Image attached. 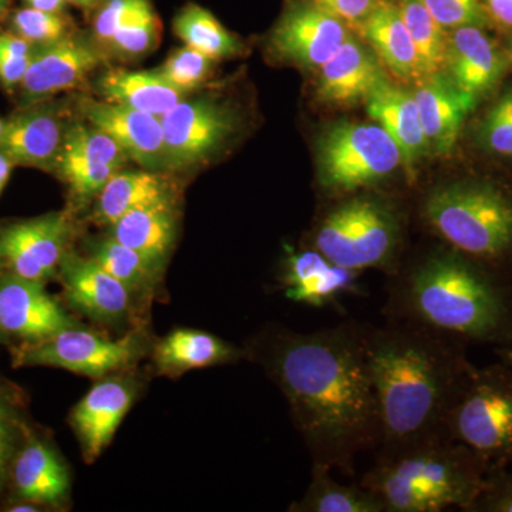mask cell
I'll use <instances>...</instances> for the list:
<instances>
[{"label":"cell","instance_id":"1","mask_svg":"<svg viewBox=\"0 0 512 512\" xmlns=\"http://www.w3.org/2000/svg\"><path fill=\"white\" fill-rule=\"evenodd\" d=\"M266 366L288 399L313 464L352 474L357 456L380 440L365 329L282 333L269 346Z\"/></svg>","mask_w":512,"mask_h":512},{"label":"cell","instance_id":"2","mask_svg":"<svg viewBox=\"0 0 512 512\" xmlns=\"http://www.w3.org/2000/svg\"><path fill=\"white\" fill-rule=\"evenodd\" d=\"M437 335L410 322L365 330L382 460L446 437L447 412L463 377L456 357Z\"/></svg>","mask_w":512,"mask_h":512},{"label":"cell","instance_id":"3","mask_svg":"<svg viewBox=\"0 0 512 512\" xmlns=\"http://www.w3.org/2000/svg\"><path fill=\"white\" fill-rule=\"evenodd\" d=\"M396 301L410 323L439 335L491 339L507 320L500 289L453 248L421 259L396 288Z\"/></svg>","mask_w":512,"mask_h":512},{"label":"cell","instance_id":"4","mask_svg":"<svg viewBox=\"0 0 512 512\" xmlns=\"http://www.w3.org/2000/svg\"><path fill=\"white\" fill-rule=\"evenodd\" d=\"M481 464L463 444L440 437L383 458L362 485L379 498L384 512L471 510L487 487Z\"/></svg>","mask_w":512,"mask_h":512},{"label":"cell","instance_id":"5","mask_svg":"<svg viewBox=\"0 0 512 512\" xmlns=\"http://www.w3.org/2000/svg\"><path fill=\"white\" fill-rule=\"evenodd\" d=\"M423 218L460 254L497 259L512 249V198L493 184H441L427 195Z\"/></svg>","mask_w":512,"mask_h":512},{"label":"cell","instance_id":"6","mask_svg":"<svg viewBox=\"0 0 512 512\" xmlns=\"http://www.w3.org/2000/svg\"><path fill=\"white\" fill-rule=\"evenodd\" d=\"M322 215L313 248L333 264L352 269L393 266L402 244V214L392 201L373 192H352Z\"/></svg>","mask_w":512,"mask_h":512},{"label":"cell","instance_id":"7","mask_svg":"<svg viewBox=\"0 0 512 512\" xmlns=\"http://www.w3.org/2000/svg\"><path fill=\"white\" fill-rule=\"evenodd\" d=\"M316 167L323 190L346 195L392 177L403 167V158L379 124L339 121L320 134Z\"/></svg>","mask_w":512,"mask_h":512},{"label":"cell","instance_id":"8","mask_svg":"<svg viewBox=\"0 0 512 512\" xmlns=\"http://www.w3.org/2000/svg\"><path fill=\"white\" fill-rule=\"evenodd\" d=\"M446 437L481 463L512 456V376L484 373L461 382L448 409Z\"/></svg>","mask_w":512,"mask_h":512},{"label":"cell","instance_id":"9","mask_svg":"<svg viewBox=\"0 0 512 512\" xmlns=\"http://www.w3.org/2000/svg\"><path fill=\"white\" fill-rule=\"evenodd\" d=\"M164 133L165 170H187L222 150L238 128L231 106L211 97H185L160 117Z\"/></svg>","mask_w":512,"mask_h":512},{"label":"cell","instance_id":"10","mask_svg":"<svg viewBox=\"0 0 512 512\" xmlns=\"http://www.w3.org/2000/svg\"><path fill=\"white\" fill-rule=\"evenodd\" d=\"M143 353L137 335L110 340L70 328L42 342L26 343L15 353V366H50L89 377H104L126 369Z\"/></svg>","mask_w":512,"mask_h":512},{"label":"cell","instance_id":"11","mask_svg":"<svg viewBox=\"0 0 512 512\" xmlns=\"http://www.w3.org/2000/svg\"><path fill=\"white\" fill-rule=\"evenodd\" d=\"M352 29L328 10L308 0H288L269 35V49L279 60L318 70L338 52Z\"/></svg>","mask_w":512,"mask_h":512},{"label":"cell","instance_id":"12","mask_svg":"<svg viewBox=\"0 0 512 512\" xmlns=\"http://www.w3.org/2000/svg\"><path fill=\"white\" fill-rule=\"evenodd\" d=\"M106 57L92 33L77 29L55 43L36 46L19 87L20 107L53 99L56 94L79 87Z\"/></svg>","mask_w":512,"mask_h":512},{"label":"cell","instance_id":"13","mask_svg":"<svg viewBox=\"0 0 512 512\" xmlns=\"http://www.w3.org/2000/svg\"><path fill=\"white\" fill-rule=\"evenodd\" d=\"M69 235L66 212L12 222L0 228V262L22 278L49 281L66 255Z\"/></svg>","mask_w":512,"mask_h":512},{"label":"cell","instance_id":"14","mask_svg":"<svg viewBox=\"0 0 512 512\" xmlns=\"http://www.w3.org/2000/svg\"><path fill=\"white\" fill-rule=\"evenodd\" d=\"M316 73V100L339 109L366 104L372 94L390 83L382 60L355 32Z\"/></svg>","mask_w":512,"mask_h":512},{"label":"cell","instance_id":"15","mask_svg":"<svg viewBox=\"0 0 512 512\" xmlns=\"http://www.w3.org/2000/svg\"><path fill=\"white\" fill-rule=\"evenodd\" d=\"M66 101L45 100L20 107L5 121L0 151L15 165L55 171L64 130Z\"/></svg>","mask_w":512,"mask_h":512},{"label":"cell","instance_id":"16","mask_svg":"<svg viewBox=\"0 0 512 512\" xmlns=\"http://www.w3.org/2000/svg\"><path fill=\"white\" fill-rule=\"evenodd\" d=\"M77 328L72 316L46 292L45 282L9 272L0 275V330L25 343L42 342Z\"/></svg>","mask_w":512,"mask_h":512},{"label":"cell","instance_id":"17","mask_svg":"<svg viewBox=\"0 0 512 512\" xmlns=\"http://www.w3.org/2000/svg\"><path fill=\"white\" fill-rule=\"evenodd\" d=\"M508 63L507 53L485 32L484 26L468 25L447 30L443 72L461 92L477 101L503 79Z\"/></svg>","mask_w":512,"mask_h":512},{"label":"cell","instance_id":"18","mask_svg":"<svg viewBox=\"0 0 512 512\" xmlns=\"http://www.w3.org/2000/svg\"><path fill=\"white\" fill-rule=\"evenodd\" d=\"M92 12L94 39L119 59L147 55L160 40L161 22L151 0H100Z\"/></svg>","mask_w":512,"mask_h":512},{"label":"cell","instance_id":"19","mask_svg":"<svg viewBox=\"0 0 512 512\" xmlns=\"http://www.w3.org/2000/svg\"><path fill=\"white\" fill-rule=\"evenodd\" d=\"M83 120L109 134L134 161L146 170H165L164 133L160 117L109 101L84 100Z\"/></svg>","mask_w":512,"mask_h":512},{"label":"cell","instance_id":"20","mask_svg":"<svg viewBox=\"0 0 512 512\" xmlns=\"http://www.w3.org/2000/svg\"><path fill=\"white\" fill-rule=\"evenodd\" d=\"M414 100L430 153L447 157L453 153L461 128L478 101L461 92L444 72L430 74L416 83Z\"/></svg>","mask_w":512,"mask_h":512},{"label":"cell","instance_id":"21","mask_svg":"<svg viewBox=\"0 0 512 512\" xmlns=\"http://www.w3.org/2000/svg\"><path fill=\"white\" fill-rule=\"evenodd\" d=\"M67 301L76 311L97 322L123 319L130 308L131 293L93 258L66 252L59 266Z\"/></svg>","mask_w":512,"mask_h":512},{"label":"cell","instance_id":"22","mask_svg":"<svg viewBox=\"0 0 512 512\" xmlns=\"http://www.w3.org/2000/svg\"><path fill=\"white\" fill-rule=\"evenodd\" d=\"M359 275V271L333 264L313 248L288 255L282 282L289 301L323 308L359 291Z\"/></svg>","mask_w":512,"mask_h":512},{"label":"cell","instance_id":"23","mask_svg":"<svg viewBox=\"0 0 512 512\" xmlns=\"http://www.w3.org/2000/svg\"><path fill=\"white\" fill-rule=\"evenodd\" d=\"M133 399L134 389L130 384L106 380L96 384L77 404L70 420L82 441L87 463H93L109 446Z\"/></svg>","mask_w":512,"mask_h":512},{"label":"cell","instance_id":"24","mask_svg":"<svg viewBox=\"0 0 512 512\" xmlns=\"http://www.w3.org/2000/svg\"><path fill=\"white\" fill-rule=\"evenodd\" d=\"M365 106L367 114L387 131L399 147L404 170L413 181L417 164L430 154L413 92L390 82L372 94Z\"/></svg>","mask_w":512,"mask_h":512},{"label":"cell","instance_id":"25","mask_svg":"<svg viewBox=\"0 0 512 512\" xmlns=\"http://www.w3.org/2000/svg\"><path fill=\"white\" fill-rule=\"evenodd\" d=\"M12 476L22 503L59 505L69 497V468L52 446L36 437H29L15 458Z\"/></svg>","mask_w":512,"mask_h":512},{"label":"cell","instance_id":"26","mask_svg":"<svg viewBox=\"0 0 512 512\" xmlns=\"http://www.w3.org/2000/svg\"><path fill=\"white\" fill-rule=\"evenodd\" d=\"M353 32L375 50L394 76L414 83L423 79L416 47L394 0H384Z\"/></svg>","mask_w":512,"mask_h":512},{"label":"cell","instance_id":"27","mask_svg":"<svg viewBox=\"0 0 512 512\" xmlns=\"http://www.w3.org/2000/svg\"><path fill=\"white\" fill-rule=\"evenodd\" d=\"M174 198L173 185L160 171L121 168L97 195L94 218L110 227L128 212Z\"/></svg>","mask_w":512,"mask_h":512},{"label":"cell","instance_id":"28","mask_svg":"<svg viewBox=\"0 0 512 512\" xmlns=\"http://www.w3.org/2000/svg\"><path fill=\"white\" fill-rule=\"evenodd\" d=\"M177 224L175 201L161 202L128 212L110 225L109 237L163 268L177 237Z\"/></svg>","mask_w":512,"mask_h":512},{"label":"cell","instance_id":"29","mask_svg":"<svg viewBox=\"0 0 512 512\" xmlns=\"http://www.w3.org/2000/svg\"><path fill=\"white\" fill-rule=\"evenodd\" d=\"M97 90L104 101L163 117L188 94L181 92L158 73L128 72L111 69L97 80Z\"/></svg>","mask_w":512,"mask_h":512},{"label":"cell","instance_id":"30","mask_svg":"<svg viewBox=\"0 0 512 512\" xmlns=\"http://www.w3.org/2000/svg\"><path fill=\"white\" fill-rule=\"evenodd\" d=\"M237 350L217 336L200 330L180 329L160 342L154 360L167 373H181L229 362Z\"/></svg>","mask_w":512,"mask_h":512},{"label":"cell","instance_id":"31","mask_svg":"<svg viewBox=\"0 0 512 512\" xmlns=\"http://www.w3.org/2000/svg\"><path fill=\"white\" fill-rule=\"evenodd\" d=\"M292 511L301 512H384L383 504L372 491L360 485L340 484L330 468L313 464L308 491Z\"/></svg>","mask_w":512,"mask_h":512},{"label":"cell","instance_id":"32","mask_svg":"<svg viewBox=\"0 0 512 512\" xmlns=\"http://www.w3.org/2000/svg\"><path fill=\"white\" fill-rule=\"evenodd\" d=\"M175 35L185 46H190L212 60L237 56L242 45L214 15L205 8L190 3L178 12L174 19Z\"/></svg>","mask_w":512,"mask_h":512},{"label":"cell","instance_id":"33","mask_svg":"<svg viewBox=\"0 0 512 512\" xmlns=\"http://www.w3.org/2000/svg\"><path fill=\"white\" fill-rule=\"evenodd\" d=\"M90 258L126 286L130 293L150 291L163 269L111 237L93 242Z\"/></svg>","mask_w":512,"mask_h":512},{"label":"cell","instance_id":"34","mask_svg":"<svg viewBox=\"0 0 512 512\" xmlns=\"http://www.w3.org/2000/svg\"><path fill=\"white\" fill-rule=\"evenodd\" d=\"M409 30L423 77L443 72L446 62L447 30L431 16L421 0H394Z\"/></svg>","mask_w":512,"mask_h":512},{"label":"cell","instance_id":"35","mask_svg":"<svg viewBox=\"0 0 512 512\" xmlns=\"http://www.w3.org/2000/svg\"><path fill=\"white\" fill-rule=\"evenodd\" d=\"M130 161L123 148L109 136L87 123L74 121L66 126L57 165L64 163L114 164L124 167ZM56 165V167H57ZM56 171V170H55Z\"/></svg>","mask_w":512,"mask_h":512},{"label":"cell","instance_id":"36","mask_svg":"<svg viewBox=\"0 0 512 512\" xmlns=\"http://www.w3.org/2000/svg\"><path fill=\"white\" fill-rule=\"evenodd\" d=\"M10 30L33 46H45L69 36L76 28L66 13L45 12L25 6L12 13Z\"/></svg>","mask_w":512,"mask_h":512},{"label":"cell","instance_id":"37","mask_svg":"<svg viewBox=\"0 0 512 512\" xmlns=\"http://www.w3.org/2000/svg\"><path fill=\"white\" fill-rule=\"evenodd\" d=\"M214 60L190 46L181 47L171 53L158 73L178 90L190 94L202 86L210 76Z\"/></svg>","mask_w":512,"mask_h":512},{"label":"cell","instance_id":"38","mask_svg":"<svg viewBox=\"0 0 512 512\" xmlns=\"http://www.w3.org/2000/svg\"><path fill=\"white\" fill-rule=\"evenodd\" d=\"M477 141L487 153L512 157V89L487 111L478 126Z\"/></svg>","mask_w":512,"mask_h":512},{"label":"cell","instance_id":"39","mask_svg":"<svg viewBox=\"0 0 512 512\" xmlns=\"http://www.w3.org/2000/svg\"><path fill=\"white\" fill-rule=\"evenodd\" d=\"M36 46L15 33H0V84L15 92L23 82Z\"/></svg>","mask_w":512,"mask_h":512},{"label":"cell","instance_id":"40","mask_svg":"<svg viewBox=\"0 0 512 512\" xmlns=\"http://www.w3.org/2000/svg\"><path fill=\"white\" fill-rule=\"evenodd\" d=\"M123 167L114 164L66 163L56 167L79 198H92L99 195L107 181Z\"/></svg>","mask_w":512,"mask_h":512},{"label":"cell","instance_id":"41","mask_svg":"<svg viewBox=\"0 0 512 512\" xmlns=\"http://www.w3.org/2000/svg\"><path fill=\"white\" fill-rule=\"evenodd\" d=\"M421 3L446 30L488 25L480 0H421Z\"/></svg>","mask_w":512,"mask_h":512},{"label":"cell","instance_id":"42","mask_svg":"<svg viewBox=\"0 0 512 512\" xmlns=\"http://www.w3.org/2000/svg\"><path fill=\"white\" fill-rule=\"evenodd\" d=\"M319 8L328 10L336 18L342 19L350 29L355 30L384 0H308Z\"/></svg>","mask_w":512,"mask_h":512},{"label":"cell","instance_id":"43","mask_svg":"<svg viewBox=\"0 0 512 512\" xmlns=\"http://www.w3.org/2000/svg\"><path fill=\"white\" fill-rule=\"evenodd\" d=\"M15 414L12 407L5 399L0 397V490L5 483L6 473L10 458H12L13 446H15Z\"/></svg>","mask_w":512,"mask_h":512},{"label":"cell","instance_id":"44","mask_svg":"<svg viewBox=\"0 0 512 512\" xmlns=\"http://www.w3.org/2000/svg\"><path fill=\"white\" fill-rule=\"evenodd\" d=\"M471 510L512 512V477L488 484Z\"/></svg>","mask_w":512,"mask_h":512},{"label":"cell","instance_id":"45","mask_svg":"<svg viewBox=\"0 0 512 512\" xmlns=\"http://www.w3.org/2000/svg\"><path fill=\"white\" fill-rule=\"evenodd\" d=\"M488 25L512 32V0H480Z\"/></svg>","mask_w":512,"mask_h":512},{"label":"cell","instance_id":"46","mask_svg":"<svg viewBox=\"0 0 512 512\" xmlns=\"http://www.w3.org/2000/svg\"><path fill=\"white\" fill-rule=\"evenodd\" d=\"M26 8L45 10V12L66 13L67 0H22Z\"/></svg>","mask_w":512,"mask_h":512},{"label":"cell","instance_id":"47","mask_svg":"<svg viewBox=\"0 0 512 512\" xmlns=\"http://www.w3.org/2000/svg\"><path fill=\"white\" fill-rule=\"evenodd\" d=\"M13 165L15 164L0 151V195H2L3 190H5L6 185L9 183Z\"/></svg>","mask_w":512,"mask_h":512},{"label":"cell","instance_id":"48","mask_svg":"<svg viewBox=\"0 0 512 512\" xmlns=\"http://www.w3.org/2000/svg\"><path fill=\"white\" fill-rule=\"evenodd\" d=\"M99 2L100 0H67L69 5L76 6V8L83 10H90V12L99 5Z\"/></svg>","mask_w":512,"mask_h":512},{"label":"cell","instance_id":"49","mask_svg":"<svg viewBox=\"0 0 512 512\" xmlns=\"http://www.w3.org/2000/svg\"><path fill=\"white\" fill-rule=\"evenodd\" d=\"M10 511H13V512H35V511H39V510H37V508H35V504L22 503V504L16 505V507H13L12 510H10Z\"/></svg>","mask_w":512,"mask_h":512},{"label":"cell","instance_id":"50","mask_svg":"<svg viewBox=\"0 0 512 512\" xmlns=\"http://www.w3.org/2000/svg\"><path fill=\"white\" fill-rule=\"evenodd\" d=\"M12 0H0V19L8 13Z\"/></svg>","mask_w":512,"mask_h":512},{"label":"cell","instance_id":"51","mask_svg":"<svg viewBox=\"0 0 512 512\" xmlns=\"http://www.w3.org/2000/svg\"><path fill=\"white\" fill-rule=\"evenodd\" d=\"M507 55H508V59H510V62H512V39L510 42V47H508Z\"/></svg>","mask_w":512,"mask_h":512},{"label":"cell","instance_id":"52","mask_svg":"<svg viewBox=\"0 0 512 512\" xmlns=\"http://www.w3.org/2000/svg\"><path fill=\"white\" fill-rule=\"evenodd\" d=\"M3 128H5V121L0 119V138H2Z\"/></svg>","mask_w":512,"mask_h":512},{"label":"cell","instance_id":"53","mask_svg":"<svg viewBox=\"0 0 512 512\" xmlns=\"http://www.w3.org/2000/svg\"><path fill=\"white\" fill-rule=\"evenodd\" d=\"M508 360H510V362L512 363V349L510 350V352H508Z\"/></svg>","mask_w":512,"mask_h":512},{"label":"cell","instance_id":"54","mask_svg":"<svg viewBox=\"0 0 512 512\" xmlns=\"http://www.w3.org/2000/svg\"><path fill=\"white\" fill-rule=\"evenodd\" d=\"M2 268H5V266H3L2 262H0V274H2Z\"/></svg>","mask_w":512,"mask_h":512},{"label":"cell","instance_id":"55","mask_svg":"<svg viewBox=\"0 0 512 512\" xmlns=\"http://www.w3.org/2000/svg\"><path fill=\"white\" fill-rule=\"evenodd\" d=\"M2 333H3L2 330H0V336H2Z\"/></svg>","mask_w":512,"mask_h":512}]
</instances>
